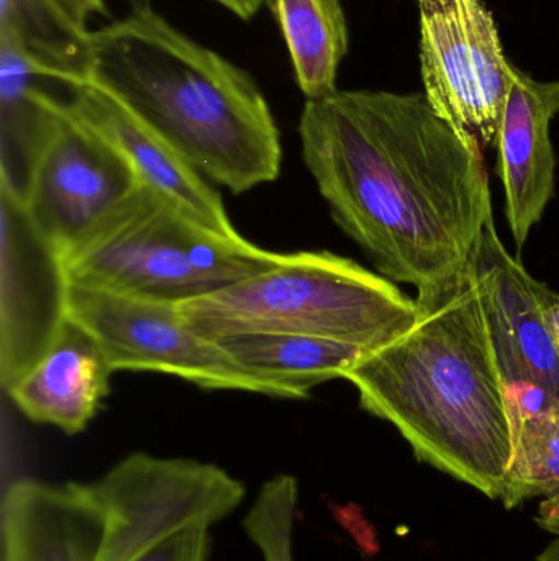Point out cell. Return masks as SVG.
Returning <instances> with one entry per match:
<instances>
[{"label":"cell","instance_id":"6da1fadb","mask_svg":"<svg viewBox=\"0 0 559 561\" xmlns=\"http://www.w3.org/2000/svg\"><path fill=\"white\" fill-rule=\"evenodd\" d=\"M302 158L337 226L377 272L417 290L468 272L494 220L481 144L426 94L337 91L305 101Z\"/></svg>","mask_w":559,"mask_h":561},{"label":"cell","instance_id":"7a4b0ae2","mask_svg":"<svg viewBox=\"0 0 559 561\" xmlns=\"http://www.w3.org/2000/svg\"><path fill=\"white\" fill-rule=\"evenodd\" d=\"M414 325L348 371L360 405L417 460L501 500L512 457L505 385L475 270L420 290Z\"/></svg>","mask_w":559,"mask_h":561},{"label":"cell","instance_id":"3957f363","mask_svg":"<svg viewBox=\"0 0 559 561\" xmlns=\"http://www.w3.org/2000/svg\"><path fill=\"white\" fill-rule=\"evenodd\" d=\"M85 79L230 193L281 174V134L255 79L153 7L92 30Z\"/></svg>","mask_w":559,"mask_h":561},{"label":"cell","instance_id":"277c9868","mask_svg":"<svg viewBox=\"0 0 559 561\" xmlns=\"http://www.w3.org/2000/svg\"><path fill=\"white\" fill-rule=\"evenodd\" d=\"M245 496L217 465L144 451L88 483L22 478L0 504L2 561H133L174 530L217 526Z\"/></svg>","mask_w":559,"mask_h":561},{"label":"cell","instance_id":"5b68a950","mask_svg":"<svg viewBox=\"0 0 559 561\" xmlns=\"http://www.w3.org/2000/svg\"><path fill=\"white\" fill-rule=\"evenodd\" d=\"M289 253L229 237L141 183L61 253L69 286L179 304L276 268Z\"/></svg>","mask_w":559,"mask_h":561},{"label":"cell","instance_id":"8992f818","mask_svg":"<svg viewBox=\"0 0 559 561\" xmlns=\"http://www.w3.org/2000/svg\"><path fill=\"white\" fill-rule=\"evenodd\" d=\"M207 339L294 333L376 350L416 322V299L394 280L330 252L289 253L276 268L176 304Z\"/></svg>","mask_w":559,"mask_h":561},{"label":"cell","instance_id":"52a82bcc","mask_svg":"<svg viewBox=\"0 0 559 561\" xmlns=\"http://www.w3.org/2000/svg\"><path fill=\"white\" fill-rule=\"evenodd\" d=\"M0 180L59 255L141 184L127 160L49 91L19 164Z\"/></svg>","mask_w":559,"mask_h":561},{"label":"cell","instance_id":"ba28073f","mask_svg":"<svg viewBox=\"0 0 559 561\" xmlns=\"http://www.w3.org/2000/svg\"><path fill=\"white\" fill-rule=\"evenodd\" d=\"M66 316L97 340L114 373H160L207 391L253 392L294 401L311 396L298 386L236 365L212 339L184 323L176 304L69 286Z\"/></svg>","mask_w":559,"mask_h":561},{"label":"cell","instance_id":"9c48e42d","mask_svg":"<svg viewBox=\"0 0 559 561\" xmlns=\"http://www.w3.org/2000/svg\"><path fill=\"white\" fill-rule=\"evenodd\" d=\"M419 12L423 94L459 134L496 147L512 65L494 16L482 0H419Z\"/></svg>","mask_w":559,"mask_h":561},{"label":"cell","instance_id":"30bf717a","mask_svg":"<svg viewBox=\"0 0 559 561\" xmlns=\"http://www.w3.org/2000/svg\"><path fill=\"white\" fill-rule=\"evenodd\" d=\"M0 217V385L7 392L58 340L68 322L69 284L58 250L39 236L19 194L3 180Z\"/></svg>","mask_w":559,"mask_h":561},{"label":"cell","instance_id":"8fae6325","mask_svg":"<svg viewBox=\"0 0 559 561\" xmlns=\"http://www.w3.org/2000/svg\"><path fill=\"white\" fill-rule=\"evenodd\" d=\"M504 382L532 381L559 399V345L547 320L558 296L502 243L494 220L473 262Z\"/></svg>","mask_w":559,"mask_h":561},{"label":"cell","instance_id":"7c38bea8","mask_svg":"<svg viewBox=\"0 0 559 561\" xmlns=\"http://www.w3.org/2000/svg\"><path fill=\"white\" fill-rule=\"evenodd\" d=\"M59 85L66 91L61 98L66 111L110 144L141 183L177 201L217 232L242 237L230 220L222 196L206 178L117 99L88 79Z\"/></svg>","mask_w":559,"mask_h":561},{"label":"cell","instance_id":"4fadbf2b","mask_svg":"<svg viewBox=\"0 0 559 561\" xmlns=\"http://www.w3.org/2000/svg\"><path fill=\"white\" fill-rule=\"evenodd\" d=\"M558 114L559 81H537L512 65L511 89L496 148L505 216L519 250L540 222L555 194L557 157L550 124Z\"/></svg>","mask_w":559,"mask_h":561},{"label":"cell","instance_id":"5bb4252c","mask_svg":"<svg viewBox=\"0 0 559 561\" xmlns=\"http://www.w3.org/2000/svg\"><path fill=\"white\" fill-rule=\"evenodd\" d=\"M112 373L97 340L68 319L55 345L7 394L30 421L81 434L110 392Z\"/></svg>","mask_w":559,"mask_h":561},{"label":"cell","instance_id":"9a60e30c","mask_svg":"<svg viewBox=\"0 0 559 561\" xmlns=\"http://www.w3.org/2000/svg\"><path fill=\"white\" fill-rule=\"evenodd\" d=\"M246 371L311 392L322 382L347 378L370 350L294 333H238L212 339Z\"/></svg>","mask_w":559,"mask_h":561},{"label":"cell","instance_id":"2e32d148","mask_svg":"<svg viewBox=\"0 0 559 561\" xmlns=\"http://www.w3.org/2000/svg\"><path fill=\"white\" fill-rule=\"evenodd\" d=\"M291 56L305 101L335 94L348 53V23L340 0H266Z\"/></svg>","mask_w":559,"mask_h":561},{"label":"cell","instance_id":"e0dca14e","mask_svg":"<svg viewBox=\"0 0 559 561\" xmlns=\"http://www.w3.org/2000/svg\"><path fill=\"white\" fill-rule=\"evenodd\" d=\"M0 36L15 39L56 84L88 76L91 30L75 25L51 0H0Z\"/></svg>","mask_w":559,"mask_h":561},{"label":"cell","instance_id":"ac0fdd59","mask_svg":"<svg viewBox=\"0 0 559 561\" xmlns=\"http://www.w3.org/2000/svg\"><path fill=\"white\" fill-rule=\"evenodd\" d=\"M559 494V412L512 424V457L501 501L508 510Z\"/></svg>","mask_w":559,"mask_h":561},{"label":"cell","instance_id":"d6986e66","mask_svg":"<svg viewBox=\"0 0 559 561\" xmlns=\"http://www.w3.org/2000/svg\"><path fill=\"white\" fill-rule=\"evenodd\" d=\"M299 507V481L279 473L261 484L243 529L263 561H295V516Z\"/></svg>","mask_w":559,"mask_h":561},{"label":"cell","instance_id":"ffe728a7","mask_svg":"<svg viewBox=\"0 0 559 561\" xmlns=\"http://www.w3.org/2000/svg\"><path fill=\"white\" fill-rule=\"evenodd\" d=\"M133 561H213L212 527L193 524L174 530Z\"/></svg>","mask_w":559,"mask_h":561},{"label":"cell","instance_id":"44dd1931","mask_svg":"<svg viewBox=\"0 0 559 561\" xmlns=\"http://www.w3.org/2000/svg\"><path fill=\"white\" fill-rule=\"evenodd\" d=\"M511 427L515 422L559 412V399L544 386L532 381L504 382Z\"/></svg>","mask_w":559,"mask_h":561},{"label":"cell","instance_id":"7402d4cb","mask_svg":"<svg viewBox=\"0 0 559 561\" xmlns=\"http://www.w3.org/2000/svg\"><path fill=\"white\" fill-rule=\"evenodd\" d=\"M62 13L69 16L75 25L89 30L92 19H110L105 0H51Z\"/></svg>","mask_w":559,"mask_h":561},{"label":"cell","instance_id":"603a6c76","mask_svg":"<svg viewBox=\"0 0 559 561\" xmlns=\"http://www.w3.org/2000/svg\"><path fill=\"white\" fill-rule=\"evenodd\" d=\"M537 524L541 529L548 530L551 534H558L559 536V494L558 496L550 497V500H545L540 504Z\"/></svg>","mask_w":559,"mask_h":561},{"label":"cell","instance_id":"cb8c5ba5","mask_svg":"<svg viewBox=\"0 0 559 561\" xmlns=\"http://www.w3.org/2000/svg\"><path fill=\"white\" fill-rule=\"evenodd\" d=\"M213 2L219 3L220 7L229 10L238 19L248 22L259 12L266 0H213Z\"/></svg>","mask_w":559,"mask_h":561},{"label":"cell","instance_id":"d4e9b609","mask_svg":"<svg viewBox=\"0 0 559 561\" xmlns=\"http://www.w3.org/2000/svg\"><path fill=\"white\" fill-rule=\"evenodd\" d=\"M548 325H550L551 333L559 345V296L551 300L547 309Z\"/></svg>","mask_w":559,"mask_h":561},{"label":"cell","instance_id":"484cf974","mask_svg":"<svg viewBox=\"0 0 559 561\" xmlns=\"http://www.w3.org/2000/svg\"><path fill=\"white\" fill-rule=\"evenodd\" d=\"M537 561H559V539L554 540L540 556Z\"/></svg>","mask_w":559,"mask_h":561}]
</instances>
